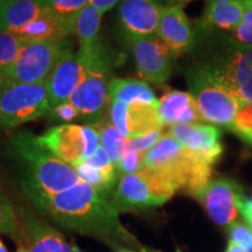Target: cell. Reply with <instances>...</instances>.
I'll return each instance as SVG.
<instances>
[{
	"label": "cell",
	"mask_w": 252,
	"mask_h": 252,
	"mask_svg": "<svg viewBox=\"0 0 252 252\" xmlns=\"http://www.w3.org/2000/svg\"><path fill=\"white\" fill-rule=\"evenodd\" d=\"M36 212L56 228L97 238L112 248L138 247L119 220L112 195L81 181L74 187L31 201Z\"/></svg>",
	"instance_id": "1"
},
{
	"label": "cell",
	"mask_w": 252,
	"mask_h": 252,
	"mask_svg": "<svg viewBox=\"0 0 252 252\" xmlns=\"http://www.w3.org/2000/svg\"><path fill=\"white\" fill-rule=\"evenodd\" d=\"M6 153L18 167L19 187L30 201L59 194L82 181L74 167L55 157L30 130L12 134Z\"/></svg>",
	"instance_id": "2"
},
{
	"label": "cell",
	"mask_w": 252,
	"mask_h": 252,
	"mask_svg": "<svg viewBox=\"0 0 252 252\" xmlns=\"http://www.w3.org/2000/svg\"><path fill=\"white\" fill-rule=\"evenodd\" d=\"M197 64L206 68L242 104L252 103V46L220 31L197 26Z\"/></svg>",
	"instance_id": "3"
},
{
	"label": "cell",
	"mask_w": 252,
	"mask_h": 252,
	"mask_svg": "<svg viewBox=\"0 0 252 252\" xmlns=\"http://www.w3.org/2000/svg\"><path fill=\"white\" fill-rule=\"evenodd\" d=\"M143 168L157 173L179 189L195 197L212 181L213 166L186 150L169 133L144 156Z\"/></svg>",
	"instance_id": "4"
},
{
	"label": "cell",
	"mask_w": 252,
	"mask_h": 252,
	"mask_svg": "<svg viewBox=\"0 0 252 252\" xmlns=\"http://www.w3.org/2000/svg\"><path fill=\"white\" fill-rule=\"evenodd\" d=\"M83 61V76L69 98L88 125L102 121L109 105V86L113 70L112 54L100 39L89 48L78 49Z\"/></svg>",
	"instance_id": "5"
},
{
	"label": "cell",
	"mask_w": 252,
	"mask_h": 252,
	"mask_svg": "<svg viewBox=\"0 0 252 252\" xmlns=\"http://www.w3.org/2000/svg\"><path fill=\"white\" fill-rule=\"evenodd\" d=\"M185 76L203 122L229 130L242 103L197 63L186 70Z\"/></svg>",
	"instance_id": "6"
},
{
	"label": "cell",
	"mask_w": 252,
	"mask_h": 252,
	"mask_svg": "<svg viewBox=\"0 0 252 252\" xmlns=\"http://www.w3.org/2000/svg\"><path fill=\"white\" fill-rule=\"evenodd\" d=\"M48 83H0V128L12 131L26 123L48 117Z\"/></svg>",
	"instance_id": "7"
},
{
	"label": "cell",
	"mask_w": 252,
	"mask_h": 252,
	"mask_svg": "<svg viewBox=\"0 0 252 252\" xmlns=\"http://www.w3.org/2000/svg\"><path fill=\"white\" fill-rule=\"evenodd\" d=\"M178 188L147 168L122 176L112 195L119 213L159 207L173 197Z\"/></svg>",
	"instance_id": "8"
},
{
	"label": "cell",
	"mask_w": 252,
	"mask_h": 252,
	"mask_svg": "<svg viewBox=\"0 0 252 252\" xmlns=\"http://www.w3.org/2000/svg\"><path fill=\"white\" fill-rule=\"evenodd\" d=\"M69 43L68 39L24 42L17 61L8 69L0 71V83L36 84L46 82Z\"/></svg>",
	"instance_id": "9"
},
{
	"label": "cell",
	"mask_w": 252,
	"mask_h": 252,
	"mask_svg": "<svg viewBox=\"0 0 252 252\" xmlns=\"http://www.w3.org/2000/svg\"><path fill=\"white\" fill-rule=\"evenodd\" d=\"M39 141L55 157L74 168L90 159L100 146L98 133L91 125L54 126L40 135Z\"/></svg>",
	"instance_id": "10"
},
{
	"label": "cell",
	"mask_w": 252,
	"mask_h": 252,
	"mask_svg": "<svg viewBox=\"0 0 252 252\" xmlns=\"http://www.w3.org/2000/svg\"><path fill=\"white\" fill-rule=\"evenodd\" d=\"M135 68L141 80L161 87L171 77L175 56L165 43L156 36L130 41Z\"/></svg>",
	"instance_id": "11"
},
{
	"label": "cell",
	"mask_w": 252,
	"mask_h": 252,
	"mask_svg": "<svg viewBox=\"0 0 252 252\" xmlns=\"http://www.w3.org/2000/svg\"><path fill=\"white\" fill-rule=\"evenodd\" d=\"M108 116L126 139L138 138L156 130H162L163 124L159 105L144 102L110 103Z\"/></svg>",
	"instance_id": "12"
},
{
	"label": "cell",
	"mask_w": 252,
	"mask_h": 252,
	"mask_svg": "<svg viewBox=\"0 0 252 252\" xmlns=\"http://www.w3.org/2000/svg\"><path fill=\"white\" fill-rule=\"evenodd\" d=\"M168 133L180 143L186 150L195 157L215 166L223 154L220 143L222 131L213 124L193 123V124H176L171 126Z\"/></svg>",
	"instance_id": "13"
},
{
	"label": "cell",
	"mask_w": 252,
	"mask_h": 252,
	"mask_svg": "<svg viewBox=\"0 0 252 252\" xmlns=\"http://www.w3.org/2000/svg\"><path fill=\"white\" fill-rule=\"evenodd\" d=\"M242 194V187L237 182L228 178H217L212 179L195 198L200 201L214 223L230 225L237 219V198Z\"/></svg>",
	"instance_id": "14"
},
{
	"label": "cell",
	"mask_w": 252,
	"mask_h": 252,
	"mask_svg": "<svg viewBox=\"0 0 252 252\" xmlns=\"http://www.w3.org/2000/svg\"><path fill=\"white\" fill-rule=\"evenodd\" d=\"M163 8L157 0H122L119 24L127 39L156 36Z\"/></svg>",
	"instance_id": "15"
},
{
	"label": "cell",
	"mask_w": 252,
	"mask_h": 252,
	"mask_svg": "<svg viewBox=\"0 0 252 252\" xmlns=\"http://www.w3.org/2000/svg\"><path fill=\"white\" fill-rule=\"evenodd\" d=\"M83 61L80 52H75L71 42L65 47L56 62L48 83L49 102L52 108L68 102L83 76Z\"/></svg>",
	"instance_id": "16"
},
{
	"label": "cell",
	"mask_w": 252,
	"mask_h": 252,
	"mask_svg": "<svg viewBox=\"0 0 252 252\" xmlns=\"http://www.w3.org/2000/svg\"><path fill=\"white\" fill-rule=\"evenodd\" d=\"M157 36L168 47L175 58L191 52L196 43V31H194L180 5L163 8Z\"/></svg>",
	"instance_id": "17"
},
{
	"label": "cell",
	"mask_w": 252,
	"mask_h": 252,
	"mask_svg": "<svg viewBox=\"0 0 252 252\" xmlns=\"http://www.w3.org/2000/svg\"><path fill=\"white\" fill-rule=\"evenodd\" d=\"M18 215L25 237V244L31 252H74L58 229L27 208H18Z\"/></svg>",
	"instance_id": "18"
},
{
	"label": "cell",
	"mask_w": 252,
	"mask_h": 252,
	"mask_svg": "<svg viewBox=\"0 0 252 252\" xmlns=\"http://www.w3.org/2000/svg\"><path fill=\"white\" fill-rule=\"evenodd\" d=\"M159 113L163 127L176 124H193L203 122L196 102L190 93L168 90L159 99Z\"/></svg>",
	"instance_id": "19"
},
{
	"label": "cell",
	"mask_w": 252,
	"mask_h": 252,
	"mask_svg": "<svg viewBox=\"0 0 252 252\" xmlns=\"http://www.w3.org/2000/svg\"><path fill=\"white\" fill-rule=\"evenodd\" d=\"M244 14L243 0H207L203 17L197 26L234 33Z\"/></svg>",
	"instance_id": "20"
},
{
	"label": "cell",
	"mask_w": 252,
	"mask_h": 252,
	"mask_svg": "<svg viewBox=\"0 0 252 252\" xmlns=\"http://www.w3.org/2000/svg\"><path fill=\"white\" fill-rule=\"evenodd\" d=\"M48 9L45 0H2L0 30L17 33L39 19Z\"/></svg>",
	"instance_id": "21"
},
{
	"label": "cell",
	"mask_w": 252,
	"mask_h": 252,
	"mask_svg": "<svg viewBox=\"0 0 252 252\" xmlns=\"http://www.w3.org/2000/svg\"><path fill=\"white\" fill-rule=\"evenodd\" d=\"M75 25L63 20L48 8L39 19L19 30L17 35L24 42L41 40H65L74 34Z\"/></svg>",
	"instance_id": "22"
},
{
	"label": "cell",
	"mask_w": 252,
	"mask_h": 252,
	"mask_svg": "<svg viewBox=\"0 0 252 252\" xmlns=\"http://www.w3.org/2000/svg\"><path fill=\"white\" fill-rule=\"evenodd\" d=\"M109 100L115 102H144L159 105L160 102L146 82L134 78H112L109 86Z\"/></svg>",
	"instance_id": "23"
},
{
	"label": "cell",
	"mask_w": 252,
	"mask_h": 252,
	"mask_svg": "<svg viewBox=\"0 0 252 252\" xmlns=\"http://www.w3.org/2000/svg\"><path fill=\"white\" fill-rule=\"evenodd\" d=\"M102 17L103 13L90 4L78 12L75 20L74 34L80 43V48H89L99 40Z\"/></svg>",
	"instance_id": "24"
},
{
	"label": "cell",
	"mask_w": 252,
	"mask_h": 252,
	"mask_svg": "<svg viewBox=\"0 0 252 252\" xmlns=\"http://www.w3.org/2000/svg\"><path fill=\"white\" fill-rule=\"evenodd\" d=\"M91 126L98 133L100 146L108 152L113 165L117 167L123 157V153H124V144L126 138L123 137L121 132L117 130V127L113 125L108 113L102 121Z\"/></svg>",
	"instance_id": "25"
},
{
	"label": "cell",
	"mask_w": 252,
	"mask_h": 252,
	"mask_svg": "<svg viewBox=\"0 0 252 252\" xmlns=\"http://www.w3.org/2000/svg\"><path fill=\"white\" fill-rule=\"evenodd\" d=\"M0 234L25 245V237L18 210L0 185Z\"/></svg>",
	"instance_id": "26"
},
{
	"label": "cell",
	"mask_w": 252,
	"mask_h": 252,
	"mask_svg": "<svg viewBox=\"0 0 252 252\" xmlns=\"http://www.w3.org/2000/svg\"><path fill=\"white\" fill-rule=\"evenodd\" d=\"M81 180L86 184H89L96 189L104 193L111 194L113 188L117 186L118 172H104L100 169L94 168L87 162H82L81 165L75 167Z\"/></svg>",
	"instance_id": "27"
},
{
	"label": "cell",
	"mask_w": 252,
	"mask_h": 252,
	"mask_svg": "<svg viewBox=\"0 0 252 252\" xmlns=\"http://www.w3.org/2000/svg\"><path fill=\"white\" fill-rule=\"evenodd\" d=\"M24 41L15 33L0 30V71H4L17 61Z\"/></svg>",
	"instance_id": "28"
},
{
	"label": "cell",
	"mask_w": 252,
	"mask_h": 252,
	"mask_svg": "<svg viewBox=\"0 0 252 252\" xmlns=\"http://www.w3.org/2000/svg\"><path fill=\"white\" fill-rule=\"evenodd\" d=\"M229 131L252 146V103L242 104Z\"/></svg>",
	"instance_id": "29"
},
{
	"label": "cell",
	"mask_w": 252,
	"mask_h": 252,
	"mask_svg": "<svg viewBox=\"0 0 252 252\" xmlns=\"http://www.w3.org/2000/svg\"><path fill=\"white\" fill-rule=\"evenodd\" d=\"M53 13L75 25L78 12L89 5L90 0H45Z\"/></svg>",
	"instance_id": "30"
},
{
	"label": "cell",
	"mask_w": 252,
	"mask_h": 252,
	"mask_svg": "<svg viewBox=\"0 0 252 252\" xmlns=\"http://www.w3.org/2000/svg\"><path fill=\"white\" fill-rule=\"evenodd\" d=\"M244 14L232 37L242 45L252 46V0H243Z\"/></svg>",
	"instance_id": "31"
},
{
	"label": "cell",
	"mask_w": 252,
	"mask_h": 252,
	"mask_svg": "<svg viewBox=\"0 0 252 252\" xmlns=\"http://www.w3.org/2000/svg\"><path fill=\"white\" fill-rule=\"evenodd\" d=\"M163 135L162 130H156L150 132V133L141 135L138 138H131V139H125L124 151H131V152L143 153L145 154L150 151L160 140Z\"/></svg>",
	"instance_id": "32"
},
{
	"label": "cell",
	"mask_w": 252,
	"mask_h": 252,
	"mask_svg": "<svg viewBox=\"0 0 252 252\" xmlns=\"http://www.w3.org/2000/svg\"><path fill=\"white\" fill-rule=\"evenodd\" d=\"M228 232L230 241L244 247L249 252H252V229L250 226L235 220L229 225Z\"/></svg>",
	"instance_id": "33"
},
{
	"label": "cell",
	"mask_w": 252,
	"mask_h": 252,
	"mask_svg": "<svg viewBox=\"0 0 252 252\" xmlns=\"http://www.w3.org/2000/svg\"><path fill=\"white\" fill-rule=\"evenodd\" d=\"M144 156L145 154L143 153L124 151L121 161H119L117 167H116V168H117V172L122 176L139 172L140 169H143Z\"/></svg>",
	"instance_id": "34"
},
{
	"label": "cell",
	"mask_w": 252,
	"mask_h": 252,
	"mask_svg": "<svg viewBox=\"0 0 252 252\" xmlns=\"http://www.w3.org/2000/svg\"><path fill=\"white\" fill-rule=\"evenodd\" d=\"M77 118H80V113L69 100L52 108L48 115V119L52 123H68Z\"/></svg>",
	"instance_id": "35"
},
{
	"label": "cell",
	"mask_w": 252,
	"mask_h": 252,
	"mask_svg": "<svg viewBox=\"0 0 252 252\" xmlns=\"http://www.w3.org/2000/svg\"><path fill=\"white\" fill-rule=\"evenodd\" d=\"M84 162H87L88 165L94 167V168L100 169V171H104V172L117 171L116 166L113 165L111 158H110L108 152H106L102 146H99V149L97 150V152L94 153L90 159L86 160Z\"/></svg>",
	"instance_id": "36"
},
{
	"label": "cell",
	"mask_w": 252,
	"mask_h": 252,
	"mask_svg": "<svg viewBox=\"0 0 252 252\" xmlns=\"http://www.w3.org/2000/svg\"><path fill=\"white\" fill-rule=\"evenodd\" d=\"M119 0H90L89 4L93 5L94 8L98 9L100 13H105L110 9L115 7L118 4Z\"/></svg>",
	"instance_id": "37"
},
{
	"label": "cell",
	"mask_w": 252,
	"mask_h": 252,
	"mask_svg": "<svg viewBox=\"0 0 252 252\" xmlns=\"http://www.w3.org/2000/svg\"><path fill=\"white\" fill-rule=\"evenodd\" d=\"M225 252H249V251L244 247H242V245L230 241L228 247H226Z\"/></svg>",
	"instance_id": "38"
},
{
	"label": "cell",
	"mask_w": 252,
	"mask_h": 252,
	"mask_svg": "<svg viewBox=\"0 0 252 252\" xmlns=\"http://www.w3.org/2000/svg\"><path fill=\"white\" fill-rule=\"evenodd\" d=\"M243 219L245 220V222H247V224L252 229V213L245 214V215H243Z\"/></svg>",
	"instance_id": "39"
},
{
	"label": "cell",
	"mask_w": 252,
	"mask_h": 252,
	"mask_svg": "<svg viewBox=\"0 0 252 252\" xmlns=\"http://www.w3.org/2000/svg\"><path fill=\"white\" fill-rule=\"evenodd\" d=\"M15 252H31V250L26 247V245L21 244V245H18V249Z\"/></svg>",
	"instance_id": "40"
},
{
	"label": "cell",
	"mask_w": 252,
	"mask_h": 252,
	"mask_svg": "<svg viewBox=\"0 0 252 252\" xmlns=\"http://www.w3.org/2000/svg\"><path fill=\"white\" fill-rule=\"evenodd\" d=\"M190 1H194V0H176L174 5H180V6H182V5L188 4V2H190Z\"/></svg>",
	"instance_id": "41"
},
{
	"label": "cell",
	"mask_w": 252,
	"mask_h": 252,
	"mask_svg": "<svg viewBox=\"0 0 252 252\" xmlns=\"http://www.w3.org/2000/svg\"><path fill=\"white\" fill-rule=\"evenodd\" d=\"M0 252H8L7 251V248H6V245L4 244V242L0 239Z\"/></svg>",
	"instance_id": "42"
},
{
	"label": "cell",
	"mask_w": 252,
	"mask_h": 252,
	"mask_svg": "<svg viewBox=\"0 0 252 252\" xmlns=\"http://www.w3.org/2000/svg\"><path fill=\"white\" fill-rule=\"evenodd\" d=\"M157 1H159L160 4H161V1H165V2H167V4H168L169 6H172V5L175 4L176 0H157Z\"/></svg>",
	"instance_id": "43"
},
{
	"label": "cell",
	"mask_w": 252,
	"mask_h": 252,
	"mask_svg": "<svg viewBox=\"0 0 252 252\" xmlns=\"http://www.w3.org/2000/svg\"><path fill=\"white\" fill-rule=\"evenodd\" d=\"M116 252H135V251L130 250V249H127V248H122V249H118Z\"/></svg>",
	"instance_id": "44"
},
{
	"label": "cell",
	"mask_w": 252,
	"mask_h": 252,
	"mask_svg": "<svg viewBox=\"0 0 252 252\" xmlns=\"http://www.w3.org/2000/svg\"><path fill=\"white\" fill-rule=\"evenodd\" d=\"M1 2H2V0H0V6H1Z\"/></svg>",
	"instance_id": "45"
},
{
	"label": "cell",
	"mask_w": 252,
	"mask_h": 252,
	"mask_svg": "<svg viewBox=\"0 0 252 252\" xmlns=\"http://www.w3.org/2000/svg\"><path fill=\"white\" fill-rule=\"evenodd\" d=\"M178 252H181V251H180V250H178Z\"/></svg>",
	"instance_id": "46"
},
{
	"label": "cell",
	"mask_w": 252,
	"mask_h": 252,
	"mask_svg": "<svg viewBox=\"0 0 252 252\" xmlns=\"http://www.w3.org/2000/svg\"><path fill=\"white\" fill-rule=\"evenodd\" d=\"M145 252H146V251H145Z\"/></svg>",
	"instance_id": "47"
}]
</instances>
